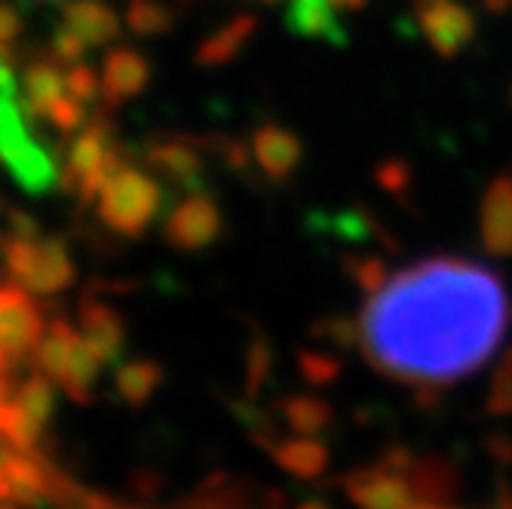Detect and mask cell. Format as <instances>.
Masks as SVG:
<instances>
[{
	"instance_id": "cell-1",
	"label": "cell",
	"mask_w": 512,
	"mask_h": 509,
	"mask_svg": "<svg viewBox=\"0 0 512 509\" xmlns=\"http://www.w3.org/2000/svg\"><path fill=\"white\" fill-rule=\"evenodd\" d=\"M506 322V289L491 270L460 258H430L371 289L359 338L368 362L384 375L442 387L485 365Z\"/></svg>"
},
{
	"instance_id": "cell-2",
	"label": "cell",
	"mask_w": 512,
	"mask_h": 509,
	"mask_svg": "<svg viewBox=\"0 0 512 509\" xmlns=\"http://www.w3.org/2000/svg\"><path fill=\"white\" fill-rule=\"evenodd\" d=\"M96 200H99V218L111 234L138 240V237H145L151 224L160 218L166 194L151 172L123 163L105 181V188L99 191Z\"/></svg>"
},
{
	"instance_id": "cell-3",
	"label": "cell",
	"mask_w": 512,
	"mask_h": 509,
	"mask_svg": "<svg viewBox=\"0 0 512 509\" xmlns=\"http://www.w3.org/2000/svg\"><path fill=\"white\" fill-rule=\"evenodd\" d=\"M4 267L13 283L31 295H59L77 280V267L62 237H10L4 240Z\"/></svg>"
},
{
	"instance_id": "cell-4",
	"label": "cell",
	"mask_w": 512,
	"mask_h": 509,
	"mask_svg": "<svg viewBox=\"0 0 512 509\" xmlns=\"http://www.w3.org/2000/svg\"><path fill=\"white\" fill-rule=\"evenodd\" d=\"M120 166H123V157L114 145L111 126L105 120H96V123H86L68 142L59 181L65 191L77 194L80 206H89Z\"/></svg>"
},
{
	"instance_id": "cell-5",
	"label": "cell",
	"mask_w": 512,
	"mask_h": 509,
	"mask_svg": "<svg viewBox=\"0 0 512 509\" xmlns=\"http://www.w3.org/2000/svg\"><path fill=\"white\" fill-rule=\"evenodd\" d=\"M13 86L0 89V160L13 172L19 188L28 194H46L59 181V172L46 151L34 142L25 129L19 102L13 99Z\"/></svg>"
},
{
	"instance_id": "cell-6",
	"label": "cell",
	"mask_w": 512,
	"mask_h": 509,
	"mask_svg": "<svg viewBox=\"0 0 512 509\" xmlns=\"http://www.w3.org/2000/svg\"><path fill=\"white\" fill-rule=\"evenodd\" d=\"M53 414H56V384L46 375L34 372L16 390L0 433H4L19 451H37V442L53 424Z\"/></svg>"
},
{
	"instance_id": "cell-7",
	"label": "cell",
	"mask_w": 512,
	"mask_h": 509,
	"mask_svg": "<svg viewBox=\"0 0 512 509\" xmlns=\"http://www.w3.org/2000/svg\"><path fill=\"white\" fill-rule=\"evenodd\" d=\"M224 230V218L218 203L206 191H194L175 209H169L163 221V240L175 252H203L218 243Z\"/></svg>"
},
{
	"instance_id": "cell-8",
	"label": "cell",
	"mask_w": 512,
	"mask_h": 509,
	"mask_svg": "<svg viewBox=\"0 0 512 509\" xmlns=\"http://www.w3.org/2000/svg\"><path fill=\"white\" fill-rule=\"evenodd\" d=\"M46 332V319L22 286H0V356L10 365L34 356Z\"/></svg>"
},
{
	"instance_id": "cell-9",
	"label": "cell",
	"mask_w": 512,
	"mask_h": 509,
	"mask_svg": "<svg viewBox=\"0 0 512 509\" xmlns=\"http://www.w3.org/2000/svg\"><path fill=\"white\" fill-rule=\"evenodd\" d=\"M145 163L154 175L166 178L172 188L184 194L203 191L206 163H203L200 148L188 142V138H163V142L145 151Z\"/></svg>"
},
{
	"instance_id": "cell-10",
	"label": "cell",
	"mask_w": 512,
	"mask_h": 509,
	"mask_svg": "<svg viewBox=\"0 0 512 509\" xmlns=\"http://www.w3.org/2000/svg\"><path fill=\"white\" fill-rule=\"evenodd\" d=\"M77 319L89 347L105 359V365H117L126 350V326L117 307L102 301L96 292H86L77 304Z\"/></svg>"
},
{
	"instance_id": "cell-11",
	"label": "cell",
	"mask_w": 512,
	"mask_h": 509,
	"mask_svg": "<svg viewBox=\"0 0 512 509\" xmlns=\"http://www.w3.org/2000/svg\"><path fill=\"white\" fill-rule=\"evenodd\" d=\"M99 80H102V96L111 105H120L142 96V89L151 80V65L145 62L142 53L129 50V46H117V50L105 56Z\"/></svg>"
},
{
	"instance_id": "cell-12",
	"label": "cell",
	"mask_w": 512,
	"mask_h": 509,
	"mask_svg": "<svg viewBox=\"0 0 512 509\" xmlns=\"http://www.w3.org/2000/svg\"><path fill=\"white\" fill-rule=\"evenodd\" d=\"M77 341H80V332L71 326L65 316L53 319L50 326H46L37 350H34V365L37 372L50 378L59 390L68 378V368H71V359H74V350H77Z\"/></svg>"
},
{
	"instance_id": "cell-13",
	"label": "cell",
	"mask_w": 512,
	"mask_h": 509,
	"mask_svg": "<svg viewBox=\"0 0 512 509\" xmlns=\"http://www.w3.org/2000/svg\"><path fill=\"white\" fill-rule=\"evenodd\" d=\"M163 365L154 359H129V362H117L114 372V393L126 408H145L154 393L163 384Z\"/></svg>"
},
{
	"instance_id": "cell-14",
	"label": "cell",
	"mask_w": 512,
	"mask_h": 509,
	"mask_svg": "<svg viewBox=\"0 0 512 509\" xmlns=\"http://www.w3.org/2000/svg\"><path fill=\"white\" fill-rule=\"evenodd\" d=\"M68 96V86H65V71L53 62H37L25 71L22 80V102L25 111L31 117H46L59 99Z\"/></svg>"
},
{
	"instance_id": "cell-15",
	"label": "cell",
	"mask_w": 512,
	"mask_h": 509,
	"mask_svg": "<svg viewBox=\"0 0 512 509\" xmlns=\"http://www.w3.org/2000/svg\"><path fill=\"white\" fill-rule=\"evenodd\" d=\"M65 28H71L86 46H105L117 37L120 19L99 0H77L65 13Z\"/></svg>"
},
{
	"instance_id": "cell-16",
	"label": "cell",
	"mask_w": 512,
	"mask_h": 509,
	"mask_svg": "<svg viewBox=\"0 0 512 509\" xmlns=\"http://www.w3.org/2000/svg\"><path fill=\"white\" fill-rule=\"evenodd\" d=\"M102 372H105V359L96 350H92L89 341L80 335L74 359H71V368H68V378L62 384V393L71 402H77V405H89L92 402V390H96Z\"/></svg>"
},
{
	"instance_id": "cell-17",
	"label": "cell",
	"mask_w": 512,
	"mask_h": 509,
	"mask_svg": "<svg viewBox=\"0 0 512 509\" xmlns=\"http://www.w3.org/2000/svg\"><path fill=\"white\" fill-rule=\"evenodd\" d=\"M255 157L261 163V169L270 175V178H286L298 160V145L295 138L283 129L276 126H264L255 132Z\"/></svg>"
},
{
	"instance_id": "cell-18",
	"label": "cell",
	"mask_w": 512,
	"mask_h": 509,
	"mask_svg": "<svg viewBox=\"0 0 512 509\" xmlns=\"http://www.w3.org/2000/svg\"><path fill=\"white\" fill-rule=\"evenodd\" d=\"M181 509H246V506L234 485H227L224 476H215L206 485H200V491Z\"/></svg>"
},
{
	"instance_id": "cell-19",
	"label": "cell",
	"mask_w": 512,
	"mask_h": 509,
	"mask_svg": "<svg viewBox=\"0 0 512 509\" xmlns=\"http://www.w3.org/2000/svg\"><path fill=\"white\" fill-rule=\"evenodd\" d=\"M273 454H276V460H279V467H286V470H292V473H298V476H313V473H319L322 464H325L322 448L313 445V442H289V445H283V448H276Z\"/></svg>"
},
{
	"instance_id": "cell-20",
	"label": "cell",
	"mask_w": 512,
	"mask_h": 509,
	"mask_svg": "<svg viewBox=\"0 0 512 509\" xmlns=\"http://www.w3.org/2000/svg\"><path fill=\"white\" fill-rule=\"evenodd\" d=\"M65 86H68V96L77 99L80 105H92V102L102 96V80H99V74L92 71L89 65H83V62L68 65Z\"/></svg>"
},
{
	"instance_id": "cell-21",
	"label": "cell",
	"mask_w": 512,
	"mask_h": 509,
	"mask_svg": "<svg viewBox=\"0 0 512 509\" xmlns=\"http://www.w3.org/2000/svg\"><path fill=\"white\" fill-rule=\"evenodd\" d=\"M46 123H50L53 129H59V132H80L83 129V120H86V105H80L77 99H71V96H65V99H59L50 111H46V117H43Z\"/></svg>"
},
{
	"instance_id": "cell-22",
	"label": "cell",
	"mask_w": 512,
	"mask_h": 509,
	"mask_svg": "<svg viewBox=\"0 0 512 509\" xmlns=\"http://www.w3.org/2000/svg\"><path fill=\"white\" fill-rule=\"evenodd\" d=\"M129 25L142 34H157L169 25V13L154 0H135L129 7Z\"/></svg>"
},
{
	"instance_id": "cell-23",
	"label": "cell",
	"mask_w": 512,
	"mask_h": 509,
	"mask_svg": "<svg viewBox=\"0 0 512 509\" xmlns=\"http://www.w3.org/2000/svg\"><path fill=\"white\" fill-rule=\"evenodd\" d=\"M286 418L298 430H316L325 421V408L319 402H310V399H292L286 405Z\"/></svg>"
},
{
	"instance_id": "cell-24",
	"label": "cell",
	"mask_w": 512,
	"mask_h": 509,
	"mask_svg": "<svg viewBox=\"0 0 512 509\" xmlns=\"http://www.w3.org/2000/svg\"><path fill=\"white\" fill-rule=\"evenodd\" d=\"M19 31H22L19 13L10 4H4V0H0V46L13 43L19 37Z\"/></svg>"
},
{
	"instance_id": "cell-25",
	"label": "cell",
	"mask_w": 512,
	"mask_h": 509,
	"mask_svg": "<svg viewBox=\"0 0 512 509\" xmlns=\"http://www.w3.org/2000/svg\"><path fill=\"white\" fill-rule=\"evenodd\" d=\"M7 368H10V362H7L4 356H0V372H7Z\"/></svg>"
},
{
	"instance_id": "cell-26",
	"label": "cell",
	"mask_w": 512,
	"mask_h": 509,
	"mask_svg": "<svg viewBox=\"0 0 512 509\" xmlns=\"http://www.w3.org/2000/svg\"><path fill=\"white\" fill-rule=\"evenodd\" d=\"M0 509H19V506H13V503H0Z\"/></svg>"
}]
</instances>
